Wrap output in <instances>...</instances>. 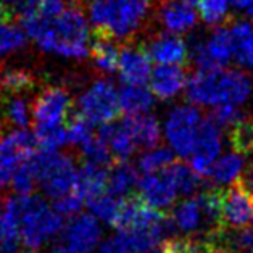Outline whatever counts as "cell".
<instances>
[{
    "label": "cell",
    "mask_w": 253,
    "mask_h": 253,
    "mask_svg": "<svg viewBox=\"0 0 253 253\" xmlns=\"http://www.w3.org/2000/svg\"><path fill=\"white\" fill-rule=\"evenodd\" d=\"M249 16H250L252 20H253V2H252V5L249 7Z\"/></svg>",
    "instance_id": "50"
},
{
    "label": "cell",
    "mask_w": 253,
    "mask_h": 253,
    "mask_svg": "<svg viewBox=\"0 0 253 253\" xmlns=\"http://www.w3.org/2000/svg\"><path fill=\"white\" fill-rule=\"evenodd\" d=\"M186 71L179 65H158L150 75L152 94L162 100H169L176 97L186 87Z\"/></svg>",
    "instance_id": "19"
},
{
    "label": "cell",
    "mask_w": 253,
    "mask_h": 253,
    "mask_svg": "<svg viewBox=\"0 0 253 253\" xmlns=\"http://www.w3.org/2000/svg\"><path fill=\"white\" fill-rule=\"evenodd\" d=\"M98 253H134V252L129 249V245L125 242V239H123L120 234H116L112 239L105 240Z\"/></svg>",
    "instance_id": "43"
},
{
    "label": "cell",
    "mask_w": 253,
    "mask_h": 253,
    "mask_svg": "<svg viewBox=\"0 0 253 253\" xmlns=\"http://www.w3.org/2000/svg\"><path fill=\"white\" fill-rule=\"evenodd\" d=\"M34 137L41 150H58L66 145L65 126H34Z\"/></svg>",
    "instance_id": "35"
},
{
    "label": "cell",
    "mask_w": 253,
    "mask_h": 253,
    "mask_svg": "<svg viewBox=\"0 0 253 253\" xmlns=\"http://www.w3.org/2000/svg\"><path fill=\"white\" fill-rule=\"evenodd\" d=\"M2 113L5 121L16 126L18 129H26L31 123V103L21 95L7 94L2 103Z\"/></svg>",
    "instance_id": "29"
},
{
    "label": "cell",
    "mask_w": 253,
    "mask_h": 253,
    "mask_svg": "<svg viewBox=\"0 0 253 253\" xmlns=\"http://www.w3.org/2000/svg\"><path fill=\"white\" fill-rule=\"evenodd\" d=\"M197 13L203 23L210 26H219L226 23L229 15V0H195Z\"/></svg>",
    "instance_id": "33"
},
{
    "label": "cell",
    "mask_w": 253,
    "mask_h": 253,
    "mask_svg": "<svg viewBox=\"0 0 253 253\" xmlns=\"http://www.w3.org/2000/svg\"><path fill=\"white\" fill-rule=\"evenodd\" d=\"M186 2H190V3H192V2H195V0H186Z\"/></svg>",
    "instance_id": "53"
},
{
    "label": "cell",
    "mask_w": 253,
    "mask_h": 253,
    "mask_svg": "<svg viewBox=\"0 0 253 253\" xmlns=\"http://www.w3.org/2000/svg\"><path fill=\"white\" fill-rule=\"evenodd\" d=\"M38 184L33 171V166H31L29 158L23 160V162L16 166V169L13 172V177H11V186H13L15 192L18 195H29L33 194L34 186Z\"/></svg>",
    "instance_id": "39"
},
{
    "label": "cell",
    "mask_w": 253,
    "mask_h": 253,
    "mask_svg": "<svg viewBox=\"0 0 253 253\" xmlns=\"http://www.w3.org/2000/svg\"><path fill=\"white\" fill-rule=\"evenodd\" d=\"M50 253H75V252H73L66 244H58V245L53 247Z\"/></svg>",
    "instance_id": "48"
},
{
    "label": "cell",
    "mask_w": 253,
    "mask_h": 253,
    "mask_svg": "<svg viewBox=\"0 0 253 253\" xmlns=\"http://www.w3.org/2000/svg\"><path fill=\"white\" fill-rule=\"evenodd\" d=\"M172 224L187 237L210 240V229L199 195L182 200L172 210Z\"/></svg>",
    "instance_id": "15"
},
{
    "label": "cell",
    "mask_w": 253,
    "mask_h": 253,
    "mask_svg": "<svg viewBox=\"0 0 253 253\" xmlns=\"http://www.w3.org/2000/svg\"><path fill=\"white\" fill-rule=\"evenodd\" d=\"M98 137H100L107 147L110 149L113 155L115 163L116 162H127L129 158L134 155V152L137 150L134 140L129 134L125 121H110L100 125L98 129Z\"/></svg>",
    "instance_id": "21"
},
{
    "label": "cell",
    "mask_w": 253,
    "mask_h": 253,
    "mask_svg": "<svg viewBox=\"0 0 253 253\" xmlns=\"http://www.w3.org/2000/svg\"><path fill=\"white\" fill-rule=\"evenodd\" d=\"M13 2H15V0H0V3L7 5V7H11V5H13Z\"/></svg>",
    "instance_id": "49"
},
{
    "label": "cell",
    "mask_w": 253,
    "mask_h": 253,
    "mask_svg": "<svg viewBox=\"0 0 253 253\" xmlns=\"http://www.w3.org/2000/svg\"><path fill=\"white\" fill-rule=\"evenodd\" d=\"M145 52L149 53L150 60L157 61L158 65H186L189 60V48L186 41L172 33L155 34L142 44Z\"/></svg>",
    "instance_id": "16"
},
{
    "label": "cell",
    "mask_w": 253,
    "mask_h": 253,
    "mask_svg": "<svg viewBox=\"0 0 253 253\" xmlns=\"http://www.w3.org/2000/svg\"><path fill=\"white\" fill-rule=\"evenodd\" d=\"M152 253H166L165 250H162V249H160V250H157V252H152Z\"/></svg>",
    "instance_id": "52"
},
{
    "label": "cell",
    "mask_w": 253,
    "mask_h": 253,
    "mask_svg": "<svg viewBox=\"0 0 253 253\" xmlns=\"http://www.w3.org/2000/svg\"><path fill=\"white\" fill-rule=\"evenodd\" d=\"M137 195L147 205L157 210L172 207L177 199V190L165 169L153 174H144L137 181Z\"/></svg>",
    "instance_id": "14"
},
{
    "label": "cell",
    "mask_w": 253,
    "mask_h": 253,
    "mask_svg": "<svg viewBox=\"0 0 253 253\" xmlns=\"http://www.w3.org/2000/svg\"><path fill=\"white\" fill-rule=\"evenodd\" d=\"M244 163H245V155L232 150L223 157L216 158V162L213 163L208 176L211 177L218 186H227V184H232L237 181L240 171L244 168Z\"/></svg>",
    "instance_id": "27"
},
{
    "label": "cell",
    "mask_w": 253,
    "mask_h": 253,
    "mask_svg": "<svg viewBox=\"0 0 253 253\" xmlns=\"http://www.w3.org/2000/svg\"><path fill=\"white\" fill-rule=\"evenodd\" d=\"M3 210L18 221L21 244L28 253H36L48 239L63 231V216L39 195L8 197Z\"/></svg>",
    "instance_id": "4"
},
{
    "label": "cell",
    "mask_w": 253,
    "mask_h": 253,
    "mask_svg": "<svg viewBox=\"0 0 253 253\" xmlns=\"http://www.w3.org/2000/svg\"><path fill=\"white\" fill-rule=\"evenodd\" d=\"M165 171L168 172V176L172 181V184H174L177 194H181V195H186V197L192 195L202 186V177L197 174L190 166H187L182 162H176L174 160Z\"/></svg>",
    "instance_id": "28"
},
{
    "label": "cell",
    "mask_w": 253,
    "mask_h": 253,
    "mask_svg": "<svg viewBox=\"0 0 253 253\" xmlns=\"http://www.w3.org/2000/svg\"><path fill=\"white\" fill-rule=\"evenodd\" d=\"M65 244L75 253H90L102 239V227L94 214L78 213L63 226Z\"/></svg>",
    "instance_id": "11"
},
{
    "label": "cell",
    "mask_w": 253,
    "mask_h": 253,
    "mask_svg": "<svg viewBox=\"0 0 253 253\" xmlns=\"http://www.w3.org/2000/svg\"><path fill=\"white\" fill-rule=\"evenodd\" d=\"M66 123V144L79 149L84 142H87L94 135V132H92V123H89L79 113L70 115Z\"/></svg>",
    "instance_id": "36"
},
{
    "label": "cell",
    "mask_w": 253,
    "mask_h": 253,
    "mask_svg": "<svg viewBox=\"0 0 253 253\" xmlns=\"http://www.w3.org/2000/svg\"><path fill=\"white\" fill-rule=\"evenodd\" d=\"M83 205H84V202L81 200V197H78L71 190L70 194L60 197V199H55L52 207H53L55 211H58L65 218V216H75V214H78L79 211H81Z\"/></svg>",
    "instance_id": "40"
},
{
    "label": "cell",
    "mask_w": 253,
    "mask_h": 253,
    "mask_svg": "<svg viewBox=\"0 0 253 253\" xmlns=\"http://www.w3.org/2000/svg\"><path fill=\"white\" fill-rule=\"evenodd\" d=\"M172 162H174V152L166 147H153L139 158L137 169L144 174H153L166 169Z\"/></svg>",
    "instance_id": "31"
},
{
    "label": "cell",
    "mask_w": 253,
    "mask_h": 253,
    "mask_svg": "<svg viewBox=\"0 0 253 253\" xmlns=\"http://www.w3.org/2000/svg\"><path fill=\"white\" fill-rule=\"evenodd\" d=\"M120 78L125 84H145L152 75V60L142 44L126 42L118 57Z\"/></svg>",
    "instance_id": "13"
},
{
    "label": "cell",
    "mask_w": 253,
    "mask_h": 253,
    "mask_svg": "<svg viewBox=\"0 0 253 253\" xmlns=\"http://www.w3.org/2000/svg\"><path fill=\"white\" fill-rule=\"evenodd\" d=\"M36 181L50 199L70 194L76 181V165L73 158L57 150H36L29 157Z\"/></svg>",
    "instance_id": "5"
},
{
    "label": "cell",
    "mask_w": 253,
    "mask_h": 253,
    "mask_svg": "<svg viewBox=\"0 0 253 253\" xmlns=\"http://www.w3.org/2000/svg\"><path fill=\"white\" fill-rule=\"evenodd\" d=\"M236 182L240 187H244L245 190H249L250 194H253V155L250 158V162L244 163V168L240 171Z\"/></svg>",
    "instance_id": "44"
},
{
    "label": "cell",
    "mask_w": 253,
    "mask_h": 253,
    "mask_svg": "<svg viewBox=\"0 0 253 253\" xmlns=\"http://www.w3.org/2000/svg\"><path fill=\"white\" fill-rule=\"evenodd\" d=\"M36 147H38V142H36L34 134L26 129H16V131L8 132L3 139H0V153L13 157L20 162L33 155Z\"/></svg>",
    "instance_id": "26"
},
{
    "label": "cell",
    "mask_w": 253,
    "mask_h": 253,
    "mask_svg": "<svg viewBox=\"0 0 253 253\" xmlns=\"http://www.w3.org/2000/svg\"><path fill=\"white\" fill-rule=\"evenodd\" d=\"M123 200L125 199H118V197H113L107 192H103L102 195L95 197L94 200H90L87 205L92 210L95 218L102 219L103 223H107L110 226H113L121 211Z\"/></svg>",
    "instance_id": "32"
},
{
    "label": "cell",
    "mask_w": 253,
    "mask_h": 253,
    "mask_svg": "<svg viewBox=\"0 0 253 253\" xmlns=\"http://www.w3.org/2000/svg\"><path fill=\"white\" fill-rule=\"evenodd\" d=\"M118 90L107 79L92 83L78 100V113L92 125H105L120 116Z\"/></svg>",
    "instance_id": "6"
},
{
    "label": "cell",
    "mask_w": 253,
    "mask_h": 253,
    "mask_svg": "<svg viewBox=\"0 0 253 253\" xmlns=\"http://www.w3.org/2000/svg\"><path fill=\"white\" fill-rule=\"evenodd\" d=\"M108 168L90 162H83V165L76 169V181L73 192L81 197L84 203H89L95 197L102 195L107 189Z\"/></svg>",
    "instance_id": "18"
},
{
    "label": "cell",
    "mask_w": 253,
    "mask_h": 253,
    "mask_svg": "<svg viewBox=\"0 0 253 253\" xmlns=\"http://www.w3.org/2000/svg\"><path fill=\"white\" fill-rule=\"evenodd\" d=\"M118 102L126 115L147 113L153 107V94L144 84H125L118 92Z\"/></svg>",
    "instance_id": "25"
},
{
    "label": "cell",
    "mask_w": 253,
    "mask_h": 253,
    "mask_svg": "<svg viewBox=\"0 0 253 253\" xmlns=\"http://www.w3.org/2000/svg\"><path fill=\"white\" fill-rule=\"evenodd\" d=\"M157 20L165 31L172 34L187 33L199 21V13L186 0H158Z\"/></svg>",
    "instance_id": "17"
},
{
    "label": "cell",
    "mask_w": 253,
    "mask_h": 253,
    "mask_svg": "<svg viewBox=\"0 0 253 253\" xmlns=\"http://www.w3.org/2000/svg\"><path fill=\"white\" fill-rule=\"evenodd\" d=\"M26 45V34L18 26L8 23H0V57L20 50Z\"/></svg>",
    "instance_id": "38"
},
{
    "label": "cell",
    "mask_w": 253,
    "mask_h": 253,
    "mask_svg": "<svg viewBox=\"0 0 253 253\" xmlns=\"http://www.w3.org/2000/svg\"><path fill=\"white\" fill-rule=\"evenodd\" d=\"M190 57L199 70H211L229 63L232 57V44L226 23L216 26L207 39H192Z\"/></svg>",
    "instance_id": "8"
},
{
    "label": "cell",
    "mask_w": 253,
    "mask_h": 253,
    "mask_svg": "<svg viewBox=\"0 0 253 253\" xmlns=\"http://www.w3.org/2000/svg\"><path fill=\"white\" fill-rule=\"evenodd\" d=\"M197 253H236L232 249H227L224 245H219L214 240H199Z\"/></svg>",
    "instance_id": "45"
},
{
    "label": "cell",
    "mask_w": 253,
    "mask_h": 253,
    "mask_svg": "<svg viewBox=\"0 0 253 253\" xmlns=\"http://www.w3.org/2000/svg\"><path fill=\"white\" fill-rule=\"evenodd\" d=\"M232 57L239 65L253 68V26L245 20L231 21L229 26Z\"/></svg>",
    "instance_id": "23"
},
{
    "label": "cell",
    "mask_w": 253,
    "mask_h": 253,
    "mask_svg": "<svg viewBox=\"0 0 253 253\" xmlns=\"http://www.w3.org/2000/svg\"><path fill=\"white\" fill-rule=\"evenodd\" d=\"M20 163H21L20 160L0 153V189H5L10 186L13 172Z\"/></svg>",
    "instance_id": "42"
},
{
    "label": "cell",
    "mask_w": 253,
    "mask_h": 253,
    "mask_svg": "<svg viewBox=\"0 0 253 253\" xmlns=\"http://www.w3.org/2000/svg\"><path fill=\"white\" fill-rule=\"evenodd\" d=\"M223 149V137L221 129L214 123L205 118L202 120L194 150L190 153V168H192L200 177H208L216 158L219 157Z\"/></svg>",
    "instance_id": "10"
},
{
    "label": "cell",
    "mask_w": 253,
    "mask_h": 253,
    "mask_svg": "<svg viewBox=\"0 0 253 253\" xmlns=\"http://www.w3.org/2000/svg\"><path fill=\"white\" fill-rule=\"evenodd\" d=\"M202 120L200 112L192 105H179L171 110L165 123V135L179 157H190Z\"/></svg>",
    "instance_id": "7"
},
{
    "label": "cell",
    "mask_w": 253,
    "mask_h": 253,
    "mask_svg": "<svg viewBox=\"0 0 253 253\" xmlns=\"http://www.w3.org/2000/svg\"><path fill=\"white\" fill-rule=\"evenodd\" d=\"M76 5L87 13L94 34L125 44L149 26L153 11V0H76Z\"/></svg>",
    "instance_id": "2"
},
{
    "label": "cell",
    "mask_w": 253,
    "mask_h": 253,
    "mask_svg": "<svg viewBox=\"0 0 253 253\" xmlns=\"http://www.w3.org/2000/svg\"><path fill=\"white\" fill-rule=\"evenodd\" d=\"M79 152H81V157L84 158V162L107 166V168H110V166L115 163L112 152H110L107 144L98 137V134L92 135L87 142H84V144L79 147Z\"/></svg>",
    "instance_id": "34"
},
{
    "label": "cell",
    "mask_w": 253,
    "mask_h": 253,
    "mask_svg": "<svg viewBox=\"0 0 253 253\" xmlns=\"http://www.w3.org/2000/svg\"><path fill=\"white\" fill-rule=\"evenodd\" d=\"M90 57L94 66L102 73H115L118 70V57L120 48L118 42L102 34H94L90 44Z\"/></svg>",
    "instance_id": "24"
},
{
    "label": "cell",
    "mask_w": 253,
    "mask_h": 253,
    "mask_svg": "<svg viewBox=\"0 0 253 253\" xmlns=\"http://www.w3.org/2000/svg\"><path fill=\"white\" fill-rule=\"evenodd\" d=\"M0 85L5 90V94L21 95L23 92L31 90L36 85V78L31 71L23 68H11L3 71L0 76Z\"/></svg>",
    "instance_id": "30"
},
{
    "label": "cell",
    "mask_w": 253,
    "mask_h": 253,
    "mask_svg": "<svg viewBox=\"0 0 253 253\" xmlns=\"http://www.w3.org/2000/svg\"><path fill=\"white\" fill-rule=\"evenodd\" d=\"M2 134H3V123L0 121V139H2Z\"/></svg>",
    "instance_id": "51"
},
{
    "label": "cell",
    "mask_w": 253,
    "mask_h": 253,
    "mask_svg": "<svg viewBox=\"0 0 253 253\" xmlns=\"http://www.w3.org/2000/svg\"><path fill=\"white\" fill-rule=\"evenodd\" d=\"M139 176L137 168L129 162H116L108 168V179L105 192L118 197V199H126V197L134 194V187L137 186Z\"/></svg>",
    "instance_id": "22"
},
{
    "label": "cell",
    "mask_w": 253,
    "mask_h": 253,
    "mask_svg": "<svg viewBox=\"0 0 253 253\" xmlns=\"http://www.w3.org/2000/svg\"><path fill=\"white\" fill-rule=\"evenodd\" d=\"M231 244L232 250H236V253H253V226L242 227L237 234H234Z\"/></svg>",
    "instance_id": "41"
},
{
    "label": "cell",
    "mask_w": 253,
    "mask_h": 253,
    "mask_svg": "<svg viewBox=\"0 0 253 253\" xmlns=\"http://www.w3.org/2000/svg\"><path fill=\"white\" fill-rule=\"evenodd\" d=\"M252 79L234 68L197 70L186 83V95L202 107L242 105L252 94Z\"/></svg>",
    "instance_id": "3"
},
{
    "label": "cell",
    "mask_w": 253,
    "mask_h": 253,
    "mask_svg": "<svg viewBox=\"0 0 253 253\" xmlns=\"http://www.w3.org/2000/svg\"><path fill=\"white\" fill-rule=\"evenodd\" d=\"M208 118L211 120L221 131H231L239 123H242L247 116L242 110L239 108V105H219V107H214L213 112L208 115Z\"/></svg>",
    "instance_id": "37"
},
{
    "label": "cell",
    "mask_w": 253,
    "mask_h": 253,
    "mask_svg": "<svg viewBox=\"0 0 253 253\" xmlns=\"http://www.w3.org/2000/svg\"><path fill=\"white\" fill-rule=\"evenodd\" d=\"M73 100L63 87H47L31 102L34 126H63L70 118Z\"/></svg>",
    "instance_id": "9"
},
{
    "label": "cell",
    "mask_w": 253,
    "mask_h": 253,
    "mask_svg": "<svg viewBox=\"0 0 253 253\" xmlns=\"http://www.w3.org/2000/svg\"><path fill=\"white\" fill-rule=\"evenodd\" d=\"M11 18H13V10L0 3V23H8L11 21Z\"/></svg>",
    "instance_id": "46"
},
{
    "label": "cell",
    "mask_w": 253,
    "mask_h": 253,
    "mask_svg": "<svg viewBox=\"0 0 253 253\" xmlns=\"http://www.w3.org/2000/svg\"><path fill=\"white\" fill-rule=\"evenodd\" d=\"M123 121H125L127 131L131 134V137L137 149L150 150L153 147L160 145V140H162V127H160L158 120L149 112L137 113V115H126V118Z\"/></svg>",
    "instance_id": "20"
},
{
    "label": "cell",
    "mask_w": 253,
    "mask_h": 253,
    "mask_svg": "<svg viewBox=\"0 0 253 253\" xmlns=\"http://www.w3.org/2000/svg\"><path fill=\"white\" fill-rule=\"evenodd\" d=\"M20 20L24 34H28L41 50L75 60H83L89 55L90 28L84 11L76 3L53 18L34 15Z\"/></svg>",
    "instance_id": "1"
},
{
    "label": "cell",
    "mask_w": 253,
    "mask_h": 253,
    "mask_svg": "<svg viewBox=\"0 0 253 253\" xmlns=\"http://www.w3.org/2000/svg\"><path fill=\"white\" fill-rule=\"evenodd\" d=\"M224 227H242L253 224V194L244 187H240L237 182H232V186L223 192V208H221Z\"/></svg>",
    "instance_id": "12"
},
{
    "label": "cell",
    "mask_w": 253,
    "mask_h": 253,
    "mask_svg": "<svg viewBox=\"0 0 253 253\" xmlns=\"http://www.w3.org/2000/svg\"><path fill=\"white\" fill-rule=\"evenodd\" d=\"M229 2H231L236 8L244 10V8H249V7H250L253 0H229Z\"/></svg>",
    "instance_id": "47"
}]
</instances>
